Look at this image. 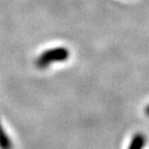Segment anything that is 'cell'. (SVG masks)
Here are the masks:
<instances>
[{"mask_svg": "<svg viewBox=\"0 0 149 149\" xmlns=\"http://www.w3.org/2000/svg\"><path fill=\"white\" fill-rule=\"evenodd\" d=\"M147 139L143 133H136L130 140L127 149H144Z\"/></svg>", "mask_w": 149, "mask_h": 149, "instance_id": "7a4b0ae2", "label": "cell"}, {"mask_svg": "<svg viewBox=\"0 0 149 149\" xmlns=\"http://www.w3.org/2000/svg\"><path fill=\"white\" fill-rule=\"evenodd\" d=\"M13 145L9 138L3 130L2 126L0 124V148L1 149H12Z\"/></svg>", "mask_w": 149, "mask_h": 149, "instance_id": "3957f363", "label": "cell"}, {"mask_svg": "<svg viewBox=\"0 0 149 149\" xmlns=\"http://www.w3.org/2000/svg\"><path fill=\"white\" fill-rule=\"evenodd\" d=\"M145 114H146L147 116H149V105H147L146 108H145Z\"/></svg>", "mask_w": 149, "mask_h": 149, "instance_id": "277c9868", "label": "cell"}, {"mask_svg": "<svg viewBox=\"0 0 149 149\" xmlns=\"http://www.w3.org/2000/svg\"><path fill=\"white\" fill-rule=\"evenodd\" d=\"M68 51L63 49V48H58V49L49 50V51L45 52L44 54L38 57L36 61V64L38 68H46L48 65L55 61H63L68 59Z\"/></svg>", "mask_w": 149, "mask_h": 149, "instance_id": "6da1fadb", "label": "cell"}]
</instances>
